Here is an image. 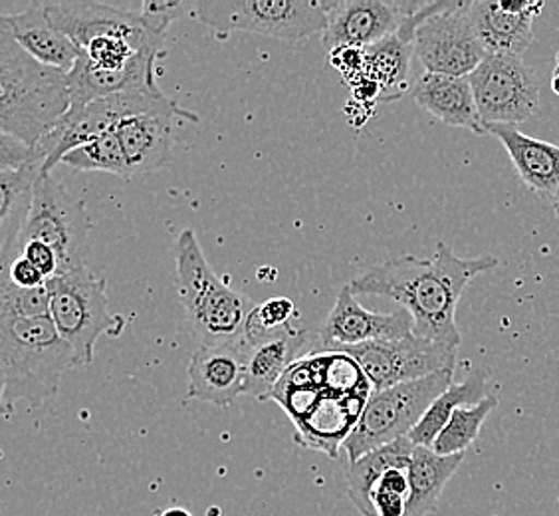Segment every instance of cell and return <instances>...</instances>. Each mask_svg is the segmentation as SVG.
Instances as JSON below:
<instances>
[{
	"label": "cell",
	"mask_w": 559,
	"mask_h": 516,
	"mask_svg": "<svg viewBox=\"0 0 559 516\" xmlns=\"http://www.w3.org/2000/svg\"><path fill=\"white\" fill-rule=\"evenodd\" d=\"M498 267L495 255L461 258L444 241L437 243L435 255L389 258L349 282L355 296H381L397 302L413 318V333L456 348L463 342L456 326V306L466 286L476 277Z\"/></svg>",
	"instance_id": "6da1fadb"
},
{
	"label": "cell",
	"mask_w": 559,
	"mask_h": 516,
	"mask_svg": "<svg viewBox=\"0 0 559 516\" xmlns=\"http://www.w3.org/2000/svg\"><path fill=\"white\" fill-rule=\"evenodd\" d=\"M70 108L68 72L38 62L0 22V133L34 148L60 126Z\"/></svg>",
	"instance_id": "7a4b0ae2"
},
{
	"label": "cell",
	"mask_w": 559,
	"mask_h": 516,
	"mask_svg": "<svg viewBox=\"0 0 559 516\" xmlns=\"http://www.w3.org/2000/svg\"><path fill=\"white\" fill-rule=\"evenodd\" d=\"M78 367L72 345L50 318H0V399L4 415L52 398L62 376Z\"/></svg>",
	"instance_id": "3957f363"
},
{
	"label": "cell",
	"mask_w": 559,
	"mask_h": 516,
	"mask_svg": "<svg viewBox=\"0 0 559 516\" xmlns=\"http://www.w3.org/2000/svg\"><path fill=\"white\" fill-rule=\"evenodd\" d=\"M175 272L187 322L201 344L225 342L242 333L254 302L216 274L193 228H185L177 237Z\"/></svg>",
	"instance_id": "277c9868"
},
{
	"label": "cell",
	"mask_w": 559,
	"mask_h": 516,
	"mask_svg": "<svg viewBox=\"0 0 559 516\" xmlns=\"http://www.w3.org/2000/svg\"><path fill=\"white\" fill-rule=\"evenodd\" d=\"M50 294V320L78 357V366L94 362L97 340L118 336L123 318L109 313L108 284L86 267L58 274L46 282Z\"/></svg>",
	"instance_id": "5b68a950"
},
{
	"label": "cell",
	"mask_w": 559,
	"mask_h": 516,
	"mask_svg": "<svg viewBox=\"0 0 559 516\" xmlns=\"http://www.w3.org/2000/svg\"><path fill=\"white\" fill-rule=\"evenodd\" d=\"M452 377L454 367H449L417 382L373 391L361 420L345 443L349 461H357L366 453L409 437L435 399L452 386Z\"/></svg>",
	"instance_id": "8992f818"
},
{
	"label": "cell",
	"mask_w": 559,
	"mask_h": 516,
	"mask_svg": "<svg viewBox=\"0 0 559 516\" xmlns=\"http://www.w3.org/2000/svg\"><path fill=\"white\" fill-rule=\"evenodd\" d=\"M92 228L94 223L87 213L84 199L70 194L64 185L52 177V173L40 175L38 184L34 187L31 215L14 245L11 262L19 258L24 243L40 241L44 245L55 248L56 257L60 260L58 274L86 267ZM9 265L0 269H7Z\"/></svg>",
	"instance_id": "52a82bcc"
},
{
	"label": "cell",
	"mask_w": 559,
	"mask_h": 516,
	"mask_svg": "<svg viewBox=\"0 0 559 516\" xmlns=\"http://www.w3.org/2000/svg\"><path fill=\"white\" fill-rule=\"evenodd\" d=\"M191 14L218 33L242 31L278 40H304L328 26L322 0H201L191 4Z\"/></svg>",
	"instance_id": "ba28073f"
},
{
	"label": "cell",
	"mask_w": 559,
	"mask_h": 516,
	"mask_svg": "<svg viewBox=\"0 0 559 516\" xmlns=\"http://www.w3.org/2000/svg\"><path fill=\"white\" fill-rule=\"evenodd\" d=\"M415 56L425 72L468 78L486 58L471 21V2H432L415 33Z\"/></svg>",
	"instance_id": "9c48e42d"
},
{
	"label": "cell",
	"mask_w": 559,
	"mask_h": 516,
	"mask_svg": "<svg viewBox=\"0 0 559 516\" xmlns=\"http://www.w3.org/2000/svg\"><path fill=\"white\" fill-rule=\"evenodd\" d=\"M468 80L486 131L490 126H518L538 116V75L522 56L486 55Z\"/></svg>",
	"instance_id": "30bf717a"
},
{
	"label": "cell",
	"mask_w": 559,
	"mask_h": 516,
	"mask_svg": "<svg viewBox=\"0 0 559 516\" xmlns=\"http://www.w3.org/2000/svg\"><path fill=\"white\" fill-rule=\"evenodd\" d=\"M173 97L159 92H126L116 96L102 97L84 108L70 109L60 126L46 136L34 150L43 160V175L52 173L58 163H62L66 153L96 140L99 136L116 131L121 121L140 116L151 109L162 108Z\"/></svg>",
	"instance_id": "8fae6325"
},
{
	"label": "cell",
	"mask_w": 559,
	"mask_h": 516,
	"mask_svg": "<svg viewBox=\"0 0 559 516\" xmlns=\"http://www.w3.org/2000/svg\"><path fill=\"white\" fill-rule=\"evenodd\" d=\"M334 350L354 355L369 377L373 391L417 382L456 366V348L430 342L415 333L397 340L367 342Z\"/></svg>",
	"instance_id": "7c38bea8"
},
{
	"label": "cell",
	"mask_w": 559,
	"mask_h": 516,
	"mask_svg": "<svg viewBox=\"0 0 559 516\" xmlns=\"http://www.w3.org/2000/svg\"><path fill=\"white\" fill-rule=\"evenodd\" d=\"M425 2L411 0H322L328 26L322 34L323 48H367L395 36Z\"/></svg>",
	"instance_id": "4fadbf2b"
},
{
	"label": "cell",
	"mask_w": 559,
	"mask_h": 516,
	"mask_svg": "<svg viewBox=\"0 0 559 516\" xmlns=\"http://www.w3.org/2000/svg\"><path fill=\"white\" fill-rule=\"evenodd\" d=\"M50 24L84 50L99 38H123L138 44H163L162 34L151 33L141 12L102 2H44Z\"/></svg>",
	"instance_id": "5bb4252c"
},
{
	"label": "cell",
	"mask_w": 559,
	"mask_h": 516,
	"mask_svg": "<svg viewBox=\"0 0 559 516\" xmlns=\"http://www.w3.org/2000/svg\"><path fill=\"white\" fill-rule=\"evenodd\" d=\"M248 354L245 333L199 345L189 362V398L216 408L233 406L247 391Z\"/></svg>",
	"instance_id": "9a60e30c"
},
{
	"label": "cell",
	"mask_w": 559,
	"mask_h": 516,
	"mask_svg": "<svg viewBox=\"0 0 559 516\" xmlns=\"http://www.w3.org/2000/svg\"><path fill=\"white\" fill-rule=\"evenodd\" d=\"M413 333V318L407 310L401 313H371L364 308L349 284L344 286L335 298L332 313L328 314L318 342L322 350L352 348V345L397 340Z\"/></svg>",
	"instance_id": "2e32d148"
},
{
	"label": "cell",
	"mask_w": 559,
	"mask_h": 516,
	"mask_svg": "<svg viewBox=\"0 0 559 516\" xmlns=\"http://www.w3.org/2000/svg\"><path fill=\"white\" fill-rule=\"evenodd\" d=\"M179 119L199 121L193 112L171 99L167 106L151 109L119 124L116 131L130 163L131 175L159 169L169 162Z\"/></svg>",
	"instance_id": "e0dca14e"
},
{
	"label": "cell",
	"mask_w": 559,
	"mask_h": 516,
	"mask_svg": "<svg viewBox=\"0 0 559 516\" xmlns=\"http://www.w3.org/2000/svg\"><path fill=\"white\" fill-rule=\"evenodd\" d=\"M542 11L539 0H476L471 21L486 55L522 56L534 44V21Z\"/></svg>",
	"instance_id": "ac0fdd59"
},
{
	"label": "cell",
	"mask_w": 559,
	"mask_h": 516,
	"mask_svg": "<svg viewBox=\"0 0 559 516\" xmlns=\"http://www.w3.org/2000/svg\"><path fill=\"white\" fill-rule=\"evenodd\" d=\"M369 396L323 394L308 418L296 423V443L335 459L366 411Z\"/></svg>",
	"instance_id": "d6986e66"
},
{
	"label": "cell",
	"mask_w": 559,
	"mask_h": 516,
	"mask_svg": "<svg viewBox=\"0 0 559 516\" xmlns=\"http://www.w3.org/2000/svg\"><path fill=\"white\" fill-rule=\"evenodd\" d=\"M413 97L430 116L452 128H464L476 136H488L474 102L468 78L425 72L413 87Z\"/></svg>",
	"instance_id": "ffe728a7"
},
{
	"label": "cell",
	"mask_w": 559,
	"mask_h": 516,
	"mask_svg": "<svg viewBox=\"0 0 559 516\" xmlns=\"http://www.w3.org/2000/svg\"><path fill=\"white\" fill-rule=\"evenodd\" d=\"M488 136L504 145L522 181L539 197L554 199L559 191V145L522 133L518 126H490Z\"/></svg>",
	"instance_id": "44dd1931"
},
{
	"label": "cell",
	"mask_w": 559,
	"mask_h": 516,
	"mask_svg": "<svg viewBox=\"0 0 559 516\" xmlns=\"http://www.w3.org/2000/svg\"><path fill=\"white\" fill-rule=\"evenodd\" d=\"M0 22H4L12 38L43 64L70 72L80 58V48L48 21L44 2H34L19 14H4Z\"/></svg>",
	"instance_id": "7402d4cb"
},
{
	"label": "cell",
	"mask_w": 559,
	"mask_h": 516,
	"mask_svg": "<svg viewBox=\"0 0 559 516\" xmlns=\"http://www.w3.org/2000/svg\"><path fill=\"white\" fill-rule=\"evenodd\" d=\"M312 338L308 330L292 326L290 330L259 345H250L248 354V398L269 399L288 367L301 357L312 354Z\"/></svg>",
	"instance_id": "603a6c76"
},
{
	"label": "cell",
	"mask_w": 559,
	"mask_h": 516,
	"mask_svg": "<svg viewBox=\"0 0 559 516\" xmlns=\"http://www.w3.org/2000/svg\"><path fill=\"white\" fill-rule=\"evenodd\" d=\"M43 175V163H28L16 172H0V258L9 265L12 250L33 209L34 187Z\"/></svg>",
	"instance_id": "cb8c5ba5"
},
{
	"label": "cell",
	"mask_w": 559,
	"mask_h": 516,
	"mask_svg": "<svg viewBox=\"0 0 559 516\" xmlns=\"http://www.w3.org/2000/svg\"><path fill=\"white\" fill-rule=\"evenodd\" d=\"M464 453L459 455H439L430 447L415 445L411 455L409 499H407V515L427 516L437 511L442 491L463 465Z\"/></svg>",
	"instance_id": "d4e9b609"
},
{
	"label": "cell",
	"mask_w": 559,
	"mask_h": 516,
	"mask_svg": "<svg viewBox=\"0 0 559 516\" xmlns=\"http://www.w3.org/2000/svg\"><path fill=\"white\" fill-rule=\"evenodd\" d=\"M415 445L409 437L389 443L376 452H369L357 461L347 462L345 467V483L347 495L357 511L364 516H376L373 511V491L381 477L391 469H409L411 455Z\"/></svg>",
	"instance_id": "484cf974"
},
{
	"label": "cell",
	"mask_w": 559,
	"mask_h": 516,
	"mask_svg": "<svg viewBox=\"0 0 559 516\" xmlns=\"http://www.w3.org/2000/svg\"><path fill=\"white\" fill-rule=\"evenodd\" d=\"M366 72L364 78L377 92V102H393L409 90L411 58L415 46L399 34L364 48Z\"/></svg>",
	"instance_id": "4316f807"
},
{
	"label": "cell",
	"mask_w": 559,
	"mask_h": 516,
	"mask_svg": "<svg viewBox=\"0 0 559 516\" xmlns=\"http://www.w3.org/2000/svg\"><path fill=\"white\" fill-rule=\"evenodd\" d=\"M490 387H492V382H490L488 370L474 367L464 382L452 384L447 391H442L441 396L435 399V403L425 413L419 425L411 431V443L432 449L437 437L441 435L444 425L451 420L452 413L463 406H473V403H478L488 396H492Z\"/></svg>",
	"instance_id": "83f0119b"
},
{
	"label": "cell",
	"mask_w": 559,
	"mask_h": 516,
	"mask_svg": "<svg viewBox=\"0 0 559 516\" xmlns=\"http://www.w3.org/2000/svg\"><path fill=\"white\" fill-rule=\"evenodd\" d=\"M313 370L318 384L325 394L334 396H371L373 386L364 367L354 355L340 350H320L312 352Z\"/></svg>",
	"instance_id": "f1b7e54d"
},
{
	"label": "cell",
	"mask_w": 559,
	"mask_h": 516,
	"mask_svg": "<svg viewBox=\"0 0 559 516\" xmlns=\"http://www.w3.org/2000/svg\"><path fill=\"white\" fill-rule=\"evenodd\" d=\"M498 403L500 401L496 396H488L478 403L456 409L432 445V452L439 455H459L466 452L476 442L488 415L498 408Z\"/></svg>",
	"instance_id": "f546056e"
},
{
	"label": "cell",
	"mask_w": 559,
	"mask_h": 516,
	"mask_svg": "<svg viewBox=\"0 0 559 516\" xmlns=\"http://www.w3.org/2000/svg\"><path fill=\"white\" fill-rule=\"evenodd\" d=\"M62 163L80 172H104L123 179L133 177L118 131H108L96 140L87 141L84 145L66 153Z\"/></svg>",
	"instance_id": "4dcf8cb0"
},
{
	"label": "cell",
	"mask_w": 559,
	"mask_h": 516,
	"mask_svg": "<svg viewBox=\"0 0 559 516\" xmlns=\"http://www.w3.org/2000/svg\"><path fill=\"white\" fill-rule=\"evenodd\" d=\"M296 314V304L290 298H270L254 306L242 330L248 345H259L288 332L294 326Z\"/></svg>",
	"instance_id": "1f68e13d"
},
{
	"label": "cell",
	"mask_w": 559,
	"mask_h": 516,
	"mask_svg": "<svg viewBox=\"0 0 559 516\" xmlns=\"http://www.w3.org/2000/svg\"><path fill=\"white\" fill-rule=\"evenodd\" d=\"M0 318H50L48 289H21L7 274H0Z\"/></svg>",
	"instance_id": "d6a6232c"
},
{
	"label": "cell",
	"mask_w": 559,
	"mask_h": 516,
	"mask_svg": "<svg viewBox=\"0 0 559 516\" xmlns=\"http://www.w3.org/2000/svg\"><path fill=\"white\" fill-rule=\"evenodd\" d=\"M193 2H183V0H145L141 4V19L151 33L165 36L167 28L185 12H191Z\"/></svg>",
	"instance_id": "836d02e7"
},
{
	"label": "cell",
	"mask_w": 559,
	"mask_h": 516,
	"mask_svg": "<svg viewBox=\"0 0 559 516\" xmlns=\"http://www.w3.org/2000/svg\"><path fill=\"white\" fill-rule=\"evenodd\" d=\"M33 162H40L44 167V162L33 145L0 133V172H16Z\"/></svg>",
	"instance_id": "e575fe53"
},
{
	"label": "cell",
	"mask_w": 559,
	"mask_h": 516,
	"mask_svg": "<svg viewBox=\"0 0 559 516\" xmlns=\"http://www.w3.org/2000/svg\"><path fill=\"white\" fill-rule=\"evenodd\" d=\"M19 257L28 258L34 267L43 272L46 280L52 279L60 272V260L56 257L55 248L44 245L40 241L24 243Z\"/></svg>",
	"instance_id": "d590c367"
},
{
	"label": "cell",
	"mask_w": 559,
	"mask_h": 516,
	"mask_svg": "<svg viewBox=\"0 0 559 516\" xmlns=\"http://www.w3.org/2000/svg\"><path fill=\"white\" fill-rule=\"evenodd\" d=\"M0 274H7L21 289H40L48 282L43 272L24 257L14 258L7 269H0Z\"/></svg>",
	"instance_id": "8d00e7d4"
},
{
	"label": "cell",
	"mask_w": 559,
	"mask_h": 516,
	"mask_svg": "<svg viewBox=\"0 0 559 516\" xmlns=\"http://www.w3.org/2000/svg\"><path fill=\"white\" fill-rule=\"evenodd\" d=\"M332 56V64L337 66L342 70V74L352 80V82H359L366 72V56H364V48H352V46H344L337 48Z\"/></svg>",
	"instance_id": "74e56055"
},
{
	"label": "cell",
	"mask_w": 559,
	"mask_h": 516,
	"mask_svg": "<svg viewBox=\"0 0 559 516\" xmlns=\"http://www.w3.org/2000/svg\"><path fill=\"white\" fill-rule=\"evenodd\" d=\"M373 511H376V516H405L407 515V496L376 491L373 493Z\"/></svg>",
	"instance_id": "f35d334b"
},
{
	"label": "cell",
	"mask_w": 559,
	"mask_h": 516,
	"mask_svg": "<svg viewBox=\"0 0 559 516\" xmlns=\"http://www.w3.org/2000/svg\"><path fill=\"white\" fill-rule=\"evenodd\" d=\"M409 473H407V469H391V471L381 477V481L376 486V491L407 496V499H409Z\"/></svg>",
	"instance_id": "ab89813d"
},
{
	"label": "cell",
	"mask_w": 559,
	"mask_h": 516,
	"mask_svg": "<svg viewBox=\"0 0 559 516\" xmlns=\"http://www.w3.org/2000/svg\"><path fill=\"white\" fill-rule=\"evenodd\" d=\"M551 90H554V94L559 96V52L556 55V68L551 72Z\"/></svg>",
	"instance_id": "60d3db41"
},
{
	"label": "cell",
	"mask_w": 559,
	"mask_h": 516,
	"mask_svg": "<svg viewBox=\"0 0 559 516\" xmlns=\"http://www.w3.org/2000/svg\"><path fill=\"white\" fill-rule=\"evenodd\" d=\"M162 516H193L183 506H171L167 511H163Z\"/></svg>",
	"instance_id": "b9f144b4"
},
{
	"label": "cell",
	"mask_w": 559,
	"mask_h": 516,
	"mask_svg": "<svg viewBox=\"0 0 559 516\" xmlns=\"http://www.w3.org/2000/svg\"><path fill=\"white\" fill-rule=\"evenodd\" d=\"M551 204H554V211H556V215L559 216V191L556 194V197L551 199Z\"/></svg>",
	"instance_id": "7bdbcfd3"
}]
</instances>
